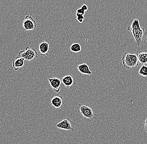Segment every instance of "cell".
Here are the masks:
<instances>
[{"label":"cell","mask_w":147,"mask_h":144,"mask_svg":"<svg viewBox=\"0 0 147 144\" xmlns=\"http://www.w3.org/2000/svg\"><path fill=\"white\" fill-rule=\"evenodd\" d=\"M127 31H129L134 38L135 44L139 49L140 48L141 44L145 39V28L141 27L138 19H134L130 26L127 27Z\"/></svg>","instance_id":"1"},{"label":"cell","mask_w":147,"mask_h":144,"mask_svg":"<svg viewBox=\"0 0 147 144\" xmlns=\"http://www.w3.org/2000/svg\"><path fill=\"white\" fill-rule=\"evenodd\" d=\"M83 118L86 121L92 122L96 119V115L93 109L85 104H79L76 108Z\"/></svg>","instance_id":"2"},{"label":"cell","mask_w":147,"mask_h":144,"mask_svg":"<svg viewBox=\"0 0 147 144\" xmlns=\"http://www.w3.org/2000/svg\"><path fill=\"white\" fill-rule=\"evenodd\" d=\"M138 54H131L125 52L123 55L122 61L124 67L126 69L136 67L138 66Z\"/></svg>","instance_id":"3"},{"label":"cell","mask_w":147,"mask_h":144,"mask_svg":"<svg viewBox=\"0 0 147 144\" xmlns=\"http://www.w3.org/2000/svg\"><path fill=\"white\" fill-rule=\"evenodd\" d=\"M17 57L22 58L26 61L31 62L38 58V54L35 48L27 46L25 50L19 51Z\"/></svg>","instance_id":"4"},{"label":"cell","mask_w":147,"mask_h":144,"mask_svg":"<svg viewBox=\"0 0 147 144\" xmlns=\"http://www.w3.org/2000/svg\"><path fill=\"white\" fill-rule=\"evenodd\" d=\"M76 124V123L71 120L69 117H65L62 118L61 121L56 123L55 126L59 129L71 131L73 133Z\"/></svg>","instance_id":"5"},{"label":"cell","mask_w":147,"mask_h":144,"mask_svg":"<svg viewBox=\"0 0 147 144\" xmlns=\"http://www.w3.org/2000/svg\"><path fill=\"white\" fill-rule=\"evenodd\" d=\"M23 26L26 31H33L36 28V21L31 15H26L23 21Z\"/></svg>","instance_id":"6"},{"label":"cell","mask_w":147,"mask_h":144,"mask_svg":"<svg viewBox=\"0 0 147 144\" xmlns=\"http://www.w3.org/2000/svg\"><path fill=\"white\" fill-rule=\"evenodd\" d=\"M48 80L53 90L55 92H59L60 91L61 85L62 82L61 80L57 77H54L53 78H49Z\"/></svg>","instance_id":"7"},{"label":"cell","mask_w":147,"mask_h":144,"mask_svg":"<svg viewBox=\"0 0 147 144\" xmlns=\"http://www.w3.org/2000/svg\"><path fill=\"white\" fill-rule=\"evenodd\" d=\"M63 102V96L59 94H57L51 99V104L54 108L59 109L62 107Z\"/></svg>","instance_id":"8"},{"label":"cell","mask_w":147,"mask_h":144,"mask_svg":"<svg viewBox=\"0 0 147 144\" xmlns=\"http://www.w3.org/2000/svg\"><path fill=\"white\" fill-rule=\"evenodd\" d=\"M25 60L22 58L16 57L13 61L12 67L15 71H17L20 68L23 67L24 65Z\"/></svg>","instance_id":"9"},{"label":"cell","mask_w":147,"mask_h":144,"mask_svg":"<svg viewBox=\"0 0 147 144\" xmlns=\"http://www.w3.org/2000/svg\"><path fill=\"white\" fill-rule=\"evenodd\" d=\"M49 44L48 42L44 41L39 44V53L41 56H48L49 53Z\"/></svg>","instance_id":"10"},{"label":"cell","mask_w":147,"mask_h":144,"mask_svg":"<svg viewBox=\"0 0 147 144\" xmlns=\"http://www.w3.org/2000/svg\"><path fill=\"white\" fill-rule=\"evenodd\" d=\"M61 80L62 83L67 88H69L71 86H72L74 81L73 76L71 74L66 75L62 77Z\"/></svg>","instance_id":"11"},{"label":"cell","mask_w":147,"mask_h":144,"mask_svg":"<svg viewBox=\"0 0 147 144\" xmlns=\"http://www.w3.org/2000/svg\"><path fill=\"white\" fill-rule=\"evenodd\" d=\"M77 68L78 71L82 75H91L92 74L89 66L86 63L79 64L77 66Z\"/></svg>","instance_id":"12"},{"label":"cell","mask_w":147,"mask_h":144,"mask_svg":"<svg viewBox=\"0 0 147 144\" xmlns=\"http://www.w3.org/2000/svg\"><path fill=\"white\" fill-rule=\"evenodd\" d=\"M138 58L140 63L144 65L147 64V53L143 52L138 54Z\"/></svg>","instance_id":"13"},{"label":"cell","mask_w":147,"mask_h":144,"mask_svg":"<svg viewBox=\"0 0 147 144\" xmlns=\"http://www.w3.org/2000/svg\"><path fill=\"white\" fill-rule=\"evenodd\" d=\"M81 50V46L78 43H74L71 46L70 50L73 53H79Z\"/></svg>","instance_id":"14"},{"label":"cell","mask_w":147,"mask_h":144,"mask_svg":"<svg viewBox=\"0 0 147 144\" xmlns=\"http://www.w3.org/2000/svg\"><path fill=\"white\" fill-rule=\"evenodd\" d=\"M139 74L143 77H147V66L142 65L138 71Z\"/></svg>","instance_id":"15"},{"label":"cell","mask_w":147,"mask_h":144,"mask_svg":"<svg viewBox=\"0 0 147 144\" xmlns=\"http://www.w3.org/2000/svg\"><path fill=\"white\" fill-rule=\"evenodd\" d=\"M76 16H77V19L78 21L81 23H82L84 19V15L77 13H76Z\"/></svg>","instance_id":"16"},{"label":"cell","mask_w":147,"mask_h":144,"mask_svg":"<svg viewBox=\"0 0 147 144\" xmlns=\"http://www.w3.org/2000/svg\"><path fill=\"white\" fill-rule=\"evenodd\" d=\"M85 12H86V11H84L83 9H82L81 8H79L77 10V13L83 15H84Z\"/></svg>","instance_id":"17"},{"label":"cell","mask_w":147,"mask_h":144,"mask_svg":"<svg viewBox=\"0 0 147 144\" xmlns=\"http://www.w3.org/2000/svg\"><path fill=\"white\" fill-rule=\"evenodd\" d=\"M81 8L83 9L85 11H87V10H88V7H87V5L86 4H83Z\"/></svg>","instance_id":"18"},{"label":"cell","mask_w":147,"mask_h":144,"mask_svg":"<svg viewBox=\"0 0 147 144\" xmlns=\"http://www.w3.org/2000/svg\"><path fill=\"white\" fill-rule=\"evenodd\" d=\"M144 127L147 134V118H146L145 121L144 122Z\"/></svg>","instance_id":"19"},{"label":"cell","mask_w":147,"mask_h":144,"mask_svg":"<svg viewBox=\"0 0 147 144\" xmlns=\"http://www.w3.org/2000/svg\"><path fill=\"white\" fill-rule=\"evenodd\" d=\"M145 39L147 42V32H146V34H145Z\"/></svg>","instance_id":"20"}]
</instances>
